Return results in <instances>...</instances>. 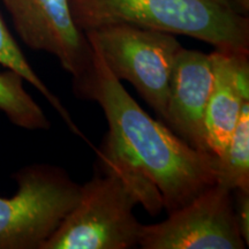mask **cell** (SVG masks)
<instances>
[{
  "label": "cell",
  "instance_id": "52a82bcc",
  "mask_svg": "<svg viewBox=\"0 0 249 249\" xmlns=\"http://www.w3.org/2000/svg\"><path fill=\"white\" fill-rule=\"evenodd\" d=\"M18 35L35 51L54 55L76 82L91 71L93 51L71 17L68 0H2Z\"/></svg>",
  "mask_w": 249,
  "mask_h": 249
},
{
  "label": "cell",
  "instance_id": "7a4b0ae2",
  "mask_svg": "<svg viewBox=\"0 0 249 249\" xmlns=\"http://www.w3.org/2000/svg\"><path fill=\"white\" fill-rule=\"evenodd\" d=\"M85 31L130 24L202 40L222 51L249 52V18L230 0H68Z\"/></svg>",
  "mask_w": 249,
  "mask_h": 249
},
{
  "label": "cell",
  "instance_id": "9c48e42d",
  "mask_svg": "<svg viewBox=\"0 0 249 249\" xmlns=\"http://www.w3.org/2000/svg\"><path fill=\"white\" fill-rule=\"evenodd\" d=\"M213 83L207 113L205 140L210 154L220 157L249 102V52H211Z\"/></svg>",
  "mask_w": 249,
  "mask_h": 249
},
{
  "label": "cell",
  "instance_id": "277c9868",
  "mask_svg": "<svg viewBox=\"0 0 249 249\" xmlns=\"http://www.w3.org/2000/svg\"><path fill=\"white\" fill-rule=\"evenodd\" d=\"M18 191L0 196V249H42L80 198L81 185L61 167L36 163L13 174Z\"/></svg>",
  "mask_w": 249,
  "mask_h": 249
},
{
  "label": "cell",
  "instance_id": "6da1fadb",
  "mask_svg": "<svg viewBox=\"0 0 249 249\" xmlns=\"http://www.w3.org/2000/svg\"><path fill=\"white\" fill-rule=\"evenodd\" d=\"M73 89L77 98L101 105L107 132L157 189L167 213L217 183L218 157L193 148L163 121L149 116L95 51L91 71L73 82Z\"/></svg>",
  "mask_w": 249,
  "mask_h": 249
},
{
  "label": "cell",
  "instance_id": "30bf717a",
  "mask_svg": "<svg viewBox=\"0 0 249 249\" xmlns=\"http://www.w3.org/2000/svg\"><path fill=\"white\" fill-rule=\"evenodd\" d=\"M24 79L15 71H0V111L15 126L28 130L50 129L51 124L39 105L23 87Z\"/></svg>",
  "mask_w": 249,
  "mask_h": 249
},
{
  "label": "cell",
  "instance_id": "8fae6325",
  "mask_svg": "<svg viewBox=\"0 0 249 249\" xmlns=\"http://www.w3.org/2000/svg\"><path fill=\"white\" fill-rule=\"evenodd\" d=\"M218 160V185L231 192H249V102L242 107L238 124Z\"/></svg>",
  "mask_w": 249,
  "mask_h": 249
},
{
  "label": "cell",
  "instance_id": "5bb4252c",
  "mask_svg": "<svg viewBox=\"0 0 249 249\" xmlns=\"http://www.w3.org/2000/svg\"><path fill=\"white\" fill-rule=\"evenodd\" d=\"M234 7L238 9L239 12H241L242 14H248L249 12V0H230Z\"/></svg>",
  "mask_w": 249,
  "mask_h": 249
},
{
  "label": "cell",
  "instance_id": "ba28073f",
  "mask_svg": "<svg viewBox=\"0 0 249 249\" xmlns=\"http://www.w3.org/2000/svg\"><path fill=\"white\" fill-rule=\"evenodd\" d=\"M213 83V54L180 49L171 77L164 124L193 148L205 152H209L205 113Z\"/></svg>",
  "mask_w": 249,
  "mask_h": 249
},
{
  "label": "cell",
  "instance_id": "3957f363",
  "mask_svg": "<svg viewBox=\"0 0 249 249\" xmlns=\"http://www.w3.org/2000/svg\"><path fill=\"white\" fill-rule=\"evenodd\" d=\"M134 196L112 171L96 163L80 198L42 249H129L139 246L142 224Z\"/></svg>",
  "mask_w": 249,
  "mask_h": 249
},
{
  "label": "cell",
  "instance_id": "4fadbf2b",
  "mask_svg": "<svg viewBox=\"0 0 249 249\" xmlns=\"http://www.w3.org/2000/svg\"><path fill=\"white\" fill-rule=\"evenodd\" d=\"M233 193V203L236 222H238L240 234L244 239L245 244L249 245V192L238 191Z\"/></svg>",
  "mask_w": 249,
  "mask_h": 249
},
{
  "label": "cell",
  "instance_id": "7c38bea8",
  "mask_svg": "<svg viewBox=\"0 0 249 249\" xmlns=\"http://www.w3.org/2000/svg\"><path fill=\"white\" fill-rule=\"evenodd\" d=\"M0 65L4 66L5 68H7V70L15 71L17 73L20 74V75L24 79V81L30 83L34 88L38 90V91L44 96L46 101H48L50 104L53 107L54 110L60 114L61 118L65 120V123L67 124V126L70 127L71 132L76 134V135H79L80 138L85 140V141L88 140L79 129V127L76 126L73 119H71V114L68 113V111L65 108L64 105L61 104L60 99H59L54 93H52L51 90L45 86V83L43 82L42 79H40L38 75H37L35 71L33 70V67L29 65V62L27 61V58L24 57L20 46H18V43L15 42L14 37L12 36L11 31L8 30V28L6 26L1 15H0Z\"/></svg>",
  "mask_w": 249,
  "mask_h": 249
},
{
  "label": "cell",
  "instance_id": "5b68a950",
  "mask_svg": "<svg viewBox=\"0 0 249 249\" xmlns=\"http://www.w3.org/2000/svg\"><path fill=\"white\" fill-rule=\"evenodd\" d=\"M112 75L127 81L165 123L171 77L182 45L176 35L130 24L85 31Z\"/></svg>",
  "mask_w": 249,
  "mask_h": 249
},
{
  "label": "cell",
  "instance_id": "8992f818",
  "mask_svg": "<svg viewBox=\"0 0 249 249\" xmlns=\"http://www.w3.org/2000/svg\"><path fill=\"white\" fill-rule=\"evenodd\" d=\"M163 222L142 225L143 249H245L236 222L233 193L211 186Z\"/></svg>",
  "mask_w": 249,
  "mask_h": 249
}]
</instances>
